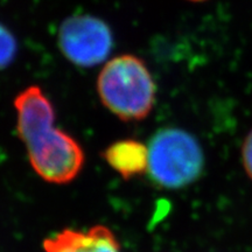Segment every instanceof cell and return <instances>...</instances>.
I'll return each mask as SVG.
<instances>
[{"label":"cell","mask_w":252,"mask_h":252,"mask_svg":"<svg viewBox=\"0 0 252 252\" xmlns=\"http://www.w3.org/2000/svg\"><path fill=\"white\" fill-rule=\"evenodd\" d=\"M189 1H203V0H189Z\"/></svg>","instance_id":"9c48e42d"},{"label":"cell","mask_w":252,"mask_h":252,"mask_svg":"<svg viewBox=\"0 0 252 252\" xmlns=\"http://www.w3.org/2000/svg\"><path fill=\"white\" fill-rule=\"evenodd\" d=\"M102 103L124 122L143 121L156 102V84L146 63L131 54L110 60L97 78Z\"/></svg>","instance_id":"7a4b0ae2"},{"label":"cell","mask_w":252,"mask_h":252,"mask_svg":"<svg viewBox=\"0 0 252 252\" xmlns=\"http://www.w3.org/2000/svg\"><path fill=\"white\" fill-rule=\"evenodd\" d=\"M105 161L125 180L147 172L149 149L134 139L116 141L104 151Z\"/></svg>","instance_id":"8992f818"},{"label":"cell","mask_w":252,"mask_h":252,"mask_svg":"<svg viewBox=\"0 0 252 252\" xmlns=\"http://www.w3.org/2000/svg\"><path fill=\"white\" fill-rule=\"evenodd\" d=\"M14 108L19 138L36 174L56 185L74 180L83 167V149L67 132L55 127L54 108L41 88L32 86L21 91Z\"/></svg>","instance_id":"6da1fadb"},{"label":"cell","mask_w":252,"mask_h":252,"mask_svg":"<svg viewBox=\"0 0 252 252\" xmlns=\"http://www.w3.org/2000/svg\"><path fill=\"white\" fill-rule=\"evenodd\" d=\"M46 252H122L118 239L105 225L90 229H63L43 241Z\"/></svg>","instance_id":"5b68a950"},{"label":"cell","mask_w":252,"mask_h":252,"mask_svg":"<svg viewBox=\"0 0 252 252\" xmlns=\"http://www.w3.org/2000/svg\"><path fill=\"white\" fill-rule=\"evenodd\" d=\"M147 173L160 188L179 189L196 181L204 167L202 147L196 138L181 128H162L149 146Z\"/></svg>","instance_id":"3957f363"},{"label":"cell","mask_w":252,"mask_h":252,"mask_svg":"<svg viewBox=\"0 0 252 252\" xmlns=\"http://www.w3.org/2000/svg\"><path fill=\"white\" fill-rule=\"evenodd\" d=\"M242 159L245 172L252 180V130L245 137L243 146H242Z\"/></svg>","instance_id":"ba28073f"},{"label":"cell","mask_w":252,"mask_h":252,"mask_svg":"<svg viewBox=\"0 0 252 252\" xmlns=\"http://www.w3.org/2000/svg\"><path fill=\"white\" fill-rule=\"evenodd\" d=\"M58 43L62 54L82 68L98 65L111 53L112 32L105 21L89 14L72 15L61 24Z\"/></svg>","instance_id":"277c9868"},{"label":"cell","mask_w":252,"mask_h":252,"mask_svg":"<svg viewBox=\"0 0 252 252\" xmlns=\"http://www.w3.org/2000/svg\"><path fill=\"white\" fill-rule=\"evenodd\" d=\"M18 53V42L7 27L0 24V70L14 61Z\"/></svg>","instance_id":"52a82bcc"}]
</instances>
